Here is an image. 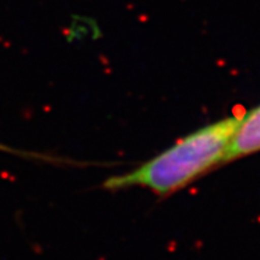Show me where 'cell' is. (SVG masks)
Wrapping results in <instances>:
<instances>
[{"label": "cell", "instance_id": "1", "mask_svg": "<svg viewBox=\"0 0 260 260\" xmlns=\"http://www.w3.org/2000/svg\"><path fill=\"white\" fill-rule=\"evenodd\" d=\"M239 121L240 117H227L195 130L140 168L108 178L103 187L114 191L140 186L164 197L179 191L223 164Z\"/></svg>", "mask_w": 260, "mask_h": 260}, {"label": "cell", "instance_id": "2", "mask_svg": "<svg viewBox=\"0 0 260 260\" xmlns=\"http://www.w3.org/2000/svg\"><path fill=\"white\" fill-rule=\"evenodd\" d=\"M256 151H260V106L248 112L244 117H240L239 125L223 158V164Z\"/></svg>", "mask_w": 260, "mask_h": 260}]
</instances>
